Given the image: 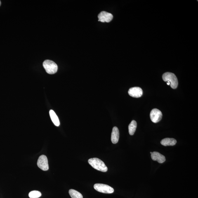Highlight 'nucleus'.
I'll return each instance as SVG.
<instances>
[{
	"label": "nucleus",
	"mask_w": 198,
	"mask_h": 198,
	"mask_svg": "<svg viewBox=\"0 0 198 198\" xmlns=\"http://www.w3.org/2000/svg\"><path fill=\"white\" fill-rule=\"evenodd\" d=\"M88 163L92 167L98 171L103 172H106L107 171V168L105 163L98 158H91L88 160Z\"/></svg>",
	"instance_id": "obj_1"
},
{
	"label": "nucleus",
	"mask_w": 198,
	"mask_h": 198,
	"mask_svg": "<svg viewBox=\"0 0 198 198\" xmlns=\"http://www.w3.org/2000/svg\"><path fill=\"white\" fill-rule=\"evenodd\" d=\"M162 78L164 81L170 82V86L173 89L177 88L178 84V80L174 74L169 72H166L163 74Z\"/></svg>",
	"instance_id": "obj_2"
},
{
	"label": "nucleus",
	"mask_w": 198,
	"mask_h": 198,
	"mask_svg": "<svg viewBox=\"0 0 198 198\" xmlns=\"http://www.w3.org/2000/svg\"><path fill=\"white\" fill-rule=\"evenodd\" d=\"M43 67L47 73L54 74L58 70V66L54 62L50 60H45L43 62Z\"/></svg>",
	"instance_id": "obj_3"
},
{
	"label": "nucleus",
	"mask_w": 198,
	"mask_h": 198,
	"mask_svg": "<svg viewBox=\"0 0 198 198\" xmlns=\"http://www.w3.org/2000/svg\"><path fill=\"white\" fill-rule=\"evenodd\" d=\"M94 187L95 190L102 193L111 194L114 192V189L112 187L105 184H95Z\"/></svg>",
	"instance_id": "obj_4"
},
{
	"label": "nucleus",
	"mask_w": 198,
	"mask_h": 198,
	"mask_svg": "<svg viewBox=\"0 0 198 198\" xmlns=\"http://www.w3.org/2000/svg\"><path fill=\"white\" fill-rule=\"evenodd\" d=\"M37 165L43 171H48L49 169L47 157L45 155L40 156L38 159Z\"/></svg>",
	"instance_id": "obj_5"
},
{
	"label": "nucleus",
	"mask_w": 198,
	"mask_h": 198,
	"mask_svg": "<svg viewBox=\"0 0 198 198\" xmlns=\"http://www.w3.org/2000/svg\"><path fill=\"white\" fill-rule=\"evenodd\" d=\"M162 113L159 109H154L151 111L150 117L153 122H159L162 119Z\"/></svg>",
	"instance_id": "obj_6"
},
{
	"label": "nucleus",
	"mask_w": 198,
	"mask_h": 198,
	"mask_svg": "<svg viewBox=\"0 0 198 198\" xmlns=\"http://www.w3.org/2000/svg\"><path fill=\"white\" fill-rule=\"evenodd\" d=\"M98 21L102 22H109L112 20L113 16L111 13L106 12H101L98 15Z\"/></svg>",
	"instance_id": "obj_7"
},
{
	"label": "nucleus",
	"mask_w": 198,
	"mask_h": 198,
	"mask_svg": "<svg viewBox=\"0 0 198 198\" xmlns=\"http://www.w3.org/2000/svg\"><path fill=\"white\" fill-rule=\"evenodd\" d=\"M128 93L130 96L138 98L142 96L143 91L140 87H133L130 88L128 90Z\"/></svg>",
	"instance_id": "obj_8"
},
{
	"label": "nucleus",
	"mask_w": 198,
	"mask_h": 198,
	"mask_svg": "<svg viewBox=\"0 0 198 198\" xmlns=\"http://www.w3.org/2000/svg\"><path fill=\"white\" fill-rule=\"evenodd\" d=\"M151 158L153 160L157 161L158 163H162L166 161V158L159 152H154L151 154Z\"/></svg>",
	"instance_id": "obj_9"
},
{
	"label": "nucleus",
	"mask_w": 198,
	"mask_h": 198,
	"mask_svg": "<svg viewBox=\"0 0 198 198\" xmlns=\"http://www.w3.org/2000/svg\"><path fill=\"white\" fill-rule=\"evenodd\" d=\"M119 129L116 127L113 128L112 135H111V141L112 143L117 144L119 141Z\"/></svg>",
	"instance_id": "obj_10"
},
{
	"label": "nucleus",
	"mask_w": 198,
	"mask_h": 198,
	"mask_svg": "<svg viewBox=\"0 0 198 198\" xmlns=\"http://www.w3.org/2000/svg\"><path fill=\"white\" fill-rule=\"evenodd\" d=\"M177 140L175 139L171 138H166L161 140V145L164 146H167L175 145L177 143Z\"/></svg>",
	"instance_id": "obj_11"
},
{
	"label": "nucleus",
	"mask_w": 198,
	"mask_h": 198,
	"mask_svg": "<svg viewBox=\"0 0 198 198\" xmlns=\"http://www.w3.org/2000/svg\"><path fill=\"white\" fill-rule=\"evenodd\" d=\"M50 117L54 124L56 126H59L60 125V121L58 116L53 110H50L49 112Z\"/></svg>",
	"instance_id": "obj_12"
},
{
	"label": "nucleus",
	"mask_w": 198,
	"mask_h": 198,
	"mask_svg": "<svg viewBox=\"0 0 198 198\" xmlns=\"http://www.w3.org/2000/svg\"><path fill=\"white\" fill-rule=\"evenodd\" d=\"M137 127V123L135 120L132 121L128 126V130H129V134L133 135L134 134L136 131Z\"/></svg>",
	"instance_id": "obj_13"
},
{
	"label": "nucleus",
	"mask_w": 198,
	"mask_h": 198,
	"mask_svg": "<svg viewBox=\"0 0 198 198\" xmlns=\"http://www.w3.org/2000/svg\"><path fill=\"white\" fill-rule=\"evenodd\" d=\"M69 193L72 198H83V196L80 193L74 189H70Z\"/></svg>",
	"instance_id": "obj_14"
},
{
	"label": "nucleus",
	"mask_w": 198,
	"mask_h": 198,
	"mask_svg": "<svg viewBox=\"0 0 198 198\" xmlns=\"http://www.w3.org/2000/svg\"><path fill=\"white\" fill-rule=\"evenodd\" d=\"M41 195V192L36 190L31 191L29 194V197L30 198H38Z\"/></svg>",
	"instance_id": "obj_15"
},
{
	"label": "nucleus",
	"mask_w": 198,
	"mask_h": 198,
	"mask_svg": "<svg viewBox=\"0 0 198 198\" xmlns=\"http://www.w3.org/2000/svg\"><path fill=\"white\" fill-rule=\"evenodd\" d=\"M1 1H0V6H1Z\"/></svg>",
	"instance_id": "obj_16"
},
{
	"label": "nucleus",
	"mask_w": 198,
	"mask_h": 198,
	"mask_svg": "<svg viewBox=\"0 0 198 198\" xmlns=\"http://www.w3.org/2000/svg\"><path fill=\"white\" fill-rule=\"evenodd\" d=\"M152 152H150V153L151 154H152Z\"/></svg>",
	"instance_id": "obj_17"
}]
</instances>
